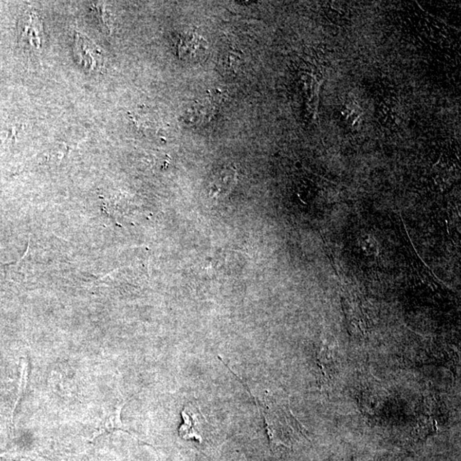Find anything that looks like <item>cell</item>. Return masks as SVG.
<instances>
[{"label":"cell","instance_id":"4","mask_svg":"<svg viewBox=\"0 0 461 461\" xmlns=\"http://www.w3.org/2000/svg\"><path fill=\"white\" fill-rule=\"evenodd\" d=\"M76 52L89 69L94 70V68L100 65L101 54L99 49L81 34H79L76 38Z\"/></svg>","mask_w":461,"mask_h":461},{"label":"cell","instance_id":"5","mask_svg":"<svg viewBox=\"0 0 461 461\" xmlns=\"http://www.w3.org/2000/svg\"><path fill=\"white\" fill-rule=\"evenodd\" d=\"M96 11L98 15L100 16L99 18H100V21L103 23L102 25L104 26V28L109 32L110 31V23H109V15H108V12L104 9H102V7L98 8Z\"/></svg>","mask_w":461,"mask_h":461},{"label":"cell","instance_id":"3","mask_svg":"<svg viewBox=\"0 0 461 461\" xmlns=\"http://www.w3.org/2000/svg\"><path fill=\"white\" fill-rule=\"evenodd\" d=\"M183 423L179 428V436L183 440H195L202 442V426L206 420L199 409L192 406L185 407L181 412Z\"/></svg>","mask_w":461,"mask_h":461},{"label":"cell","instance_id":"2","mask_svg":"<svg viewBox=\"0 0 461 461\" xmlns=\"http://www.w3.org/2000/svg\"><path fill=\"white\" fill-rule=\"evenodd\" d=\"M208 43L193 31L180 33L177 43V52L180 59L187 62L202 60L206 56Z\"/></svg>","mask_w":461,"mask_h":461},{"label":"cell","instance_id":"1","mask_svg":"<svg viewBox=\"0 0 461 461\" xmlns=\"http://www.w3.org/2000/svg\"><path fill=\"white\" fill-rule=\"evenodd\" d=\"M19 43L26 48L38 50L41 46L43 26L38 15L31 10L24 13L18 23Z\"/></svg>","mask_w":461,"mask_h":461}]
</instances>
